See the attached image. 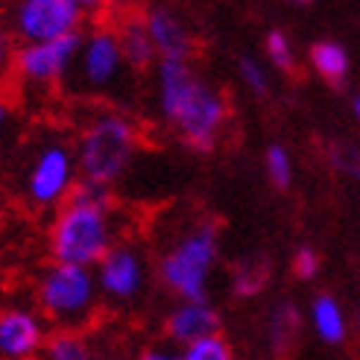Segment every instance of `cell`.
Returning a JSON list of instances; mask_svg holds the SVG:
<instances>
[{"instance_id":"cell-10","label":"cell","mask_w":360,"mask_h":360,"mask_svg":"<svg viewBox=\"0 0 360 360\" xmlns=\"http://www.w3.org/2000/svg\"><path fill=\"white\" fill-rule=\"evenodd\" d=\"M47 334V319L35 304L12 302L0 308V360H39Z\"/></svg>"},{"instance_id":"cell-28","label":"cell","mask_w":360,"mask_h":360,"mask_svg":"<svg viewBox=\"0 0 360 360\" xmlns=\"http://www.w3.org/2000/svg\"><path fill=\"white\" fill-rule=\"evenodd\" d=\"M138 360H182V354H176L170 349H147V352H141Z\"/></svg>"},{"instance_id":"cell-30","label":"cell","mask_w":360,"mask_h":360,"mask_svg":"<svg viewBox=\"0 0 360 360\" xmlns=\"http://www.w3.org/2000/svg\"><path fill=\"white\" fill-rule=\"evenodd\" d=\"M354 115H357V120H360V94L354 97Z\"/></svg>"},{"instance_id":"cell-8","label":"cell","mask_w":360,"mask_h":360,"mask_svg":"<svg viewBox=\"0 0 360 360\" xmlns=\"http://www.w3.org/2000/svg\"><path fill=\"white\" fill-rule=\"evenodd\" d=\"M79 47H82V32L53 39V41L21 44L18 47L12 77L30 88H50L62 82L68 77V70L77 65Z\"/></svg>"},{"instance_id":"cell-20","label":"cell","mask_w":360,"mask_h":360,"mask_svg":"<svg viewBox=\"0 0 360 360\" xmlns=\"http://www.w3.org/2000/svg\"><path fill=\"white\" fill-rule=\"evenodd\" d=\"M264 165H266V176H269V182H273L276 191H287L293 185V165H290V155H287V150L281 143L266 147Z\"/></svg>"},{"instance_id":"cell-15","label":"cell","mask_w":360,"mask_h":360,"mask_svg":"<svg viewBox=\"0 0 360 360\" xmlns=\"http://www.w3.org/2000/svg\"><path fill=\"white\" fill-rule=\"evenodd\" d=\"M302 337V316L293 302H278L273 316H269V349L276 360L293 357Z\"/></svg>"},{"instance_id":"cell-19","label":"cell","mask_w":360,"mask_h":360,"mask_svg":"<svg viewBox=\"0 0 360 360\" xmlns=\"http://www.w3.org/2000/svg\"><path fill=\"white\" fill-rule=\"evenodd\" d=\"M39 360H94V346L82 331L56 328L47 334Z\"/></svg>"},{"instance_id":"cell-25","label":"cell","mask_w":360,"mask_h":360,"mask_svg":"<svg viewBox=\"0 0 360 360\" xmlns=\"http://www.w3.org/2000/svg\"><path fill=\"white\" fill-rule=\"evenodd\" d=\"M238 70H240V77H243V82L252 88V94H258V97H264L266 91H269V82H266V74L261 70V65L255 62V59H249V56H243V59H238Z\"/></svg>"},{"instance_id":"cell-22","label":"cell","mask_w":360,"mask_h":360,"mask_svg":"<svg viewBox=\"0 0 360 360\" xmlns=\"http://www.w3.org/2000/svg\"><path fill=\"white\" fill-rule=\"evenodd\" d=\"M182 360H235V354H231V346L220 334H214V337H205L200 343L188 346Z\"/></svg>"},{"instance_id":"cell-7","label":"cell","mask_w":360,"mask_h":360,"mask_svg":"<svg viewBox=\"0 0 360 360\" xmlns=\"http://www.w3.org/2000/svg\"><path fill=\"white\" fill-rule=\"evenodd\" d=\"M85 12L70 0H18L12 12V32L21 44L53 41L82 30Z\"/></svg>"},{"instance_id":"cell-26","label":"cell","mask_w":360,"mask_h":360,"mask_svg":"<svg viewBox=\"0 0 360 360\" xmlns=\"http://www.w3.org/2000/svg\"><path fill=\"white\" fill-rule=\"evenodd\" d=\"M18 39H15V32H6V30H0V79H6L12 77V70H15V59H18Z\"/></svg>"},{"instance_id":"cell-13","label":"cell","mask_w":360,"mask_h":360,"mask_svg":"<svg viewBox=\"0 0 360 360\" xmlns=\"http://www.w3.org/2000/svg\"><path fill=\"white\" fill-rule=\"evenodd\" d=\"M220 326H223V319L208 302H188L165 319V334L173 343L193 346L205 337L220 334Z\"/></svg>"},{"instance_id":"cell-4","label":"cell","mask_w":360,"mask_h":360,"mask_svg":"<svg viewBox=\"0 0 360 360\" xmlns=\"http://www.w3.org/2000/svg\"><path fill=\"white\" fill-rule=\"evenodd\" d=\"M35 311L50 326L65 331H79L94 316L100 302V287L91 266L74 264H50L44 266L32 287Z\"/></svg>"},{"instance_id":"cell-12","label":"cell","mask_w":360,"mask_h":360,"mask_svg":"<svg viewBox=\"0 0 360 360\" xmlns=\"http://www.w3.org/2000/svg\"><path fill=\"white\" fill-rule=\"evenodd\" d=\"M143 24H147V32L153 39L158 59H179V62L191 59L193 39L176 12H170L165 6H153L147 15H143Z\"/></svg>"},{"instance_id":"cell-11","label":"cell","mask_w":360,"mask_h":360,"mask_svg":"<svg viewBox=\"0 0 360 360\" xmlns=\"http://www.w3.org/2000/svg\"><path fill=\"white\" fill-rule=\"evenodd\" d=\"M123 53L117 41V30L112 27H94L88 35H82V47L77 56V74L88 91H105L117 82L123 68Z\"/></svg>"},{"instance_id":"cell-5","label":"cell","mask_w":360,"mask_h":360,"mask_svg":"<svg viewBox=\"0 0 360 360\" xmlns=\"http://www.w3.org/2000/svg\"><path fill=\"white\" fill-rule=\"evenodd\" d=\"M217 238L220 226L214 220L196 223L188 235L179 238L158 258V278L170 293L182 296L185 302H208V276L217 261Z\"/></svg>"},{"instance_id":"cell-6","label":"cell","mask_w":360,"mask_h":360,"mask_svg":"<svg viewBox=\"0 0 360 360\" xmlns=\"http://www.w3.org/2000/svg\"><path fill=\"white\" fill-rule=\"evenodd\" d=\"M79 179L77 153L68 141L50 138L35 150L27 176H24V196L32 208H62Z\"/></svg>"},{"instance_id":"cell-9","label":"cell","mask_w":360,"mask_h":360,"mask_svg":"<svg viewBox=\"0 0 360 360\" xmlns=\"http://www.w3.org/2000/svg\"><path fill=\"white\" fill-rule=\"evenodd\" d=\"M94 276L103 299L129 304L147 287V261H143L141 249H135L132 243H115L105 252V258L94 266Z\"/></svg>"},{"instance_id":"cell-18","label":"cell","mask_w":360,"mask_h":360,"mask_svg":"<svg viewBox=\"0 0 360 360\" xmlns=\"http://www.w3.org/2000/svg\"><path fill=\"white\" fill-rule=\"evenodd\" d=\"M311 316H314V328H316L322 343L340 346L346 340V316L340 311L334 296H328V293L316 296L311 304Z\"/></svg>"},{"instance_id":"cell-33","label":"cell","mask_w":360,"mask_h":360,"mask_svg":"<svg viewBox=\"0 0 360 360\" xmlns=\"http://www.w3.org/2000/svg\"><path fill=\"white\" fill-rule=\"evenodd\" d=\"M112 360H120V357H112Z\"/></svg>"},{"instance_id":"cell-31","label":"cell","mask_w":360,"mask_h":360,"mask_svg":"<svg viewBox=\"0 0 360 360\" xmlns=\"http://www.w3.org/2000/svg\"><path fill=\"white\" fill-rule=\"evenodd\" d=\"M354 326H357V334H360V308L354 311Z\"/></svg>"},{"instance_id":"cell-29","label":"cell","mask_w":360,"mask_h":360,"mask_svg":"<svg viewBox=\"0 0 360 360\" xmlns=\"http://www.w3.org/2000/svg\"><path fill=\"white\" fill-rule=\"evenodd\" d=\"M70 4H74L77 9H82V12H100L109 0H70Z\"/></svg>"},{"instance_id":"cell-21","label":"cell","mask_w":360,"mask_h":360,"mask_svg":"<svg viewBox=\"0 0 360 360\" xmlns=\"http://www.w3.org/2000/svg\"><path fill=\"white\" fill-rule=\"evenodd\" d=\"M264 47H266V56L273 59V65L278 70H296V56H293V47H290V39L281 32V30H273V32H266V39H264Z\"/></svg>"},{"instance_id":"cell-2","label":"cell","mask_w":360,"mask_h":360,"mask_svg":"<svg viewBox=\"0 0 360 360\" xmlns=\"http://www.w3.org/2000/svg\"><path fill=\"white\" fill-rule=\"evenodd\" d=\"M117 243V229L112 208L77 205L65 202L53 217L47 252L53 264H74V266H97L105 252Z\"/></svg>"},{"instance_id":"cell-14","label":"cell","mask_w":360,"mask_h":360,"mask_svg":"<svg viewBox=\"0 0 360 360\" xmlns=\"http://www.w3.org/2000/svg\"><path fill=\"white\" fill-rule=\"evenodd\" d=\"M273 278V258L266 252H252L231 264V293L249 299L258 296Z\"/></svg>"},{"instance_id":"cell-3","label":"cell","mask_w":360,"mask_h":360,"mask_svg":"<svg viewBox=\"0 0 360 360\" xmlns=\"http://www.w3.org/2000/svg\"><path fill=\"white\" fill-rule=\"evenodd\" d=\"M138 150L135 123L120 112H100L88 120L77 138V167L82 179L100 185H115L129 170Z\"/></svg>"},{"instance_id":"cell-27","label":"cell","mask_w":360,"mask_h":360,"mask_svg":"<svg viewBox=\"0 0 360 360\" xmlns=\"http://www.w3.org/2000/svg\"><path fill=\"white\" fill-rule=\"evenodd\" d=\"M9 126H12V100L0 91V147H4V141L9 135Z\"/></svg>"},{"instance_id":"cell-1","label":"cell","mask_w":360,"mask_h":360,"mask_svg":"<svg viewBox=\"0 0 360 360\" xmlns=\"http://www.w3.org/2000/svg\"><path fill=\"white\" fill-rule=\"evenodd\" d=\"M158 105L167 123L176 126L185 147L211 153L226 123V103L208 82L193 74L188 62H158Z\"/></svg>"},{"instance_id":"cell-24","label":"cell","mask_w":360,"mask_h":360,"mask_svg":"<svg viewBox=\"0 0 360 360\" xmlns=\"http://www.w3.org/2000/svg\"><path fill=\"white\" fill-rule=\"evenodd\" d=\"M331 161H334V167H340L343 173H349L352 179L360 182V150L357 147H352V143H334Z\"/></svg>"},{"instance_id":"cell-32","label":"cell","mask_w":360,"mask_h":360,"mask_svg":"<svg viewBox=\"0 0 360 360\" xmlns=\"http://www.w3.org/2000/svg\"><path fill=\"white\" fill-rule=\"evenodd\" d=\"M296 4H311V0H296Z\"/></svg>"},{"instance_id":"cell-23","label":"cell","mask_w":360,"mask_h":360,"mask_svg":"<svg viewBox=\"0 0 360 360\" xmlns=\"http://www.w3.org/2000/svg\"><path fill=\"white\" fill-rule=\"evenodd\" d=\"M319 264H322L319 252L311 249V246H302V249H296V255L290 261V269H293V276L299 281H314L319 276Z\"/></svg>"},{"instance_id":"cell-16","label":"cell","mask_w":360,"mask_h":360,"mask_svg":"<svg viewBox=\"0 0 360 360\" xmlns=\"http://www.w3.org/2000/svg\"><path fill=\"white\" fill-rule=\"evenodd\" d=\"M117 41H120V53H123V62L129 65L132 70H147L155 62V47L153 39L147 32V24L143 18H129L117 27Z\"/></svg>"},{"instance_id":"cell-17","label":"cell","mask_w":360,"mask_h":360,"mask_svg":"<svg viewBox=\"0 0 360 360\" xmlns=\"http://www.w3.org/2000/svg\"><path fill=\"white\" fill-rule=\"evenodd\" d=\"M308 59H311L316 74L326 79L331 88H343L346 85V79H349V53H346L343 44L328 41V39L314 41L311 50H308Z\"/></svg>"}]
</instances>
